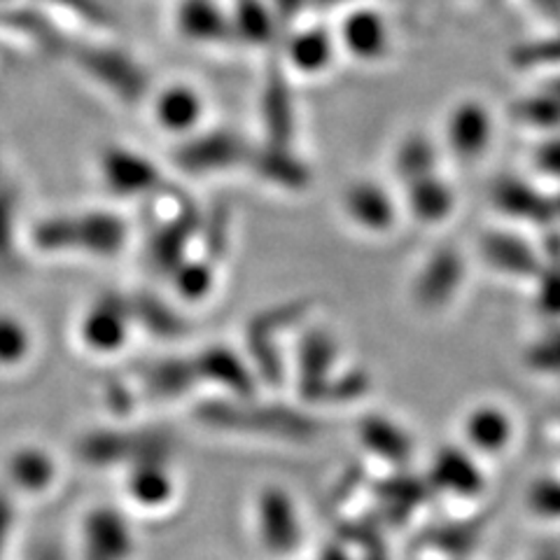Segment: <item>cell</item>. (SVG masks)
I'll use <instances>...</instances> for the list:
<instances>
[{
    "label": "cell",
    "mask_w": 560,
    "mask_h": 560,
    "mask_svg": "<svg viewBox=\"0 0 560 560\" xmlns=\"http://www.w3.org/2000/svg\"><path fill=\"white\" fill-rule=\"evenodd\" d=\"M28 348V331L10 315H0V362L22 360Z\"/></svg>",
    "instance_id": "277c9868"
},
{
    "label": "cell",
    "mask_w": 560,
    "mask_h": 560,
    "mask_svg": "<svg viewBox=\"0 0 560 560\" xmlns=\"http://www.w3.org/2000/svg\"><path fill=\"white\" fill-rule=\"evenodd\" d=\"M383 22L378 16H370V14H355L353 20L348 22L346 26V43L348 47L358 51L362 59H376L378 51L383 49L385 40L381 38H372V31L381 28Z\"/></svg>",
    "instance_id": "7a4b0ae2"
},
{
    "label": "cell",
    "mask_w": 560,
    "mask_h": 560,
    "mask_svg": "<svg viewBox=\"0 0 560 560\" xmlns=\"http://www.w3.org/2000/svg\"><path fill=\"white\" fill-rule=\"evenodd\" d=\"M327 38L323 33H302L296 35L294 47H292V61L302 70H320L327 63Z\"/></svg>",
    "instance_id": "3957f363"
},
{
    "label": "cell",
    "mask_w": 560,
    "mask_h": 560,
    "mask_svg": "<svg viewBox=\"0 0 560 560\" xmlns=\"http://www.w3.org/2000/svg\"><path fill=\"white\" fill-rule=\"evenodd\" d=\"M154 110L156 121H160L164 129L185 133L199 121L201 101L195 92L187 90V86H171V90L162 92Z\"/></svg>",
    "instance_id": "6da1fadb"
},
{
    "label": "cell",
    "mask_w": 560,
    "mask_h": 560,
    "mask_svg": "<svg viewBox=\"0 0 560 560\" xmlns=\"http://www.w3.org/2000/svg\"><path fill=\"white\" fill-rule=\"evenodd\" d=\"M119 168L113 160H108V164H105V175H108V183H110V189H119V191H129V180L121 178L119 175ZM129 171H125L127 175ZM145 178H148V171L145 166H140L136 171H131V189H138L136 185H145Z\"/></svg>",
    "instance_id": "5b68a950"
}]
</instances>
